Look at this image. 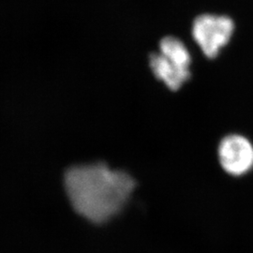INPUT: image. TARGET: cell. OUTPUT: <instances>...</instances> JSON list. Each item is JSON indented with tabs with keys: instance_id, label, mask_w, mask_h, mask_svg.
<instances>
[{
	"instance_id": "obj_1",
	"label": "cell",
	"mask_w": 253,
	"mask_h": 253,
	"mask_svg": "<svg viewBox=\"0 0 253 253\" xmlns=\"http://www.w3.org/2000/svg\"><path fill=\"white\" fill-rule=\"evenodd\" d=\"M64 182L75 211L94 223L106 222L118 215L135 188L128 173L102 163L73 167Z\"/></svg>"
},
{
	"instance_id": "obj_2",
	"label": "cell",
	"mask_w": 253,
	"mask_h": 253,
	"mask_svg": "<svg viewBox=\"0 0 253 253\" xmlns=\"http://www.w3.org/2000/svg\"><path fill=\"white\" fill-rule=\"evenodd\" d=\"M235 23L225 15L202 14L192 24V37L203 54L215 58L234 34Z\"/></svg>"
},
{
	"instance_id": "obj_3",
	"label": "cell",
	"mask_w": 253,
	"mask_h": 253,
	"mask_svg": "<svg viewBox=\"0 0 253 253\" xmlns=\"http://www.w3.org/2000/svg\"><path fill=\"white\" fill-rule=\"evenodd\" d=\"M218 159L225 172L241 176L253 168V145L244 136H226L218 146Z\"/></svg>"
},
{
	"instance_id": "obj_4",
	"label": "cell",
	"mask_w": 253,
	"mask_h": 253,
	"mask_svg": "<svg viewBox=\"0 0 253 253\" xmlns=\"http://www.w3.org/2000/svg\"><path fill=\"white\" fill-rule=\"evenodd\" d=\"M149 66L155 77L163 82L170 90H178L190 79V70L176 66L161 53L150 54Z\"/></svg>"
},
{
	"instance_id": "obj_5",
	"label": "cell",
	"mask_w": 253,
	"mask_h": 253,
	"mask_svg": "<svg viewBox=\"0 0 253 253\" xmlns=\"http://www.w3.org/2000/svg\"><path fill=\"white\" fill-rule=\"evenodd\" d=\"M160 53L182 69L190 70V52L179 39L172 36L163 38L160 42Z\"/></svg>"
}]
</instances>
